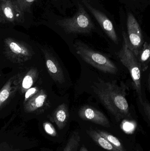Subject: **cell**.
<instances>
[{
	"instance_id": "16",
	"label": "cell",
	"mask_w": 150,
	"mask_h": 151,
	"mask_svg": "<svg viewBox=\"0 0 150 151\" xmlns=\"http://www.w3.org/2000/svg\"><path fill=\"white\" fill-rule=\"evenodd\" d=\"M141 71L144 72L149 68L150 60V45L147 41L144 42L138 55L136 56Z\"/></svg>"
},
{
	"instance_id": "12",
	"label": "cell",
	"mask_w": 150,
	"mask_h": 151,
	"mask_svg": "<svg viewBox=\"0 0 150 151\" xmlns=\"http://www.w3.org/2000/svg\"><path fill=\"white\" fill-rule=\"evenodd\" d=\"M47 118L52 123L55 124L59 130L63 129L69 118V113L67 105L64 103L60 105L47 116Z\"/></svg>"
},
{
	"instance_id": "6",
	"label": "cell",
	"mask_w": 150,
	"mask_h": 151,
	"mask_svg": "<svg viewBox=\"0 0 150 151\" xmlns=\"http://www.w3.org/2000/svg\"><path fill=\"white\" fill-rule=\"evenodd\" d=\"M124 8V7H123ZM125 26L129 47L135 55H138L144 42V37L141 25L143 16H139L124 8Z\"/></svg>"
},
{
	"instance_id": "20",
	"label": "cell",
	"mask_w": 150,
	"mask_h": 151,
	"mask_svg": "<svg viewBox=\"0 0 150 151\" xmlns=\"http://www.w3.org/2000/svg\"><path fill=\"white\" fill-rule=\"evenodd\" d=\"M97 132L104 138H105L112 145L119 151H127L122 144L116 137L103 130L97 129Z\"/></svg>"
},
{
	"instance_id": "32",
	"label": "cell",
	"mask_w": 150,
	"mask_h": 151,
	"mask_svg": "<svg viewBox=\"0 0 150 151\" xmlns=\"http://www.w3.org/2000/svg\"><path fill=\"white\" fill-rule=\"evenodd\" d=\"M101 1H103V0H101Z\"/></svg>"
},
{
	"instance_id": "3",
	"label": "cell",
	"mask_w": 150,
	"mask_h": 151,
	"mask_svg": "<svg viewBox=\"0 0 150 151\" xmlns=\"http://www.w3.org/2000/svg\"><path fill=\"white\" fill-rule=\"evenodd\" d=\"M76 11L71 17H55L54 23L67 35H88L97 30L96 22L80 0H73Z\"/></svg>"
},
{
	"instance_id": "25",
	"label": "cell",
	"mask_w": 150,
	"mask_h": 151,
	"mask_svg": "<svg viewBox=\"0 0 150 151\" xmlns=\"http://www.w3.org/2000/svg\"><path fill=\"white\" fill-rule=\"evenodd\" d=\"M36 151H52L51 150L47 148H41Z\"/></svg>"
},
{
	"instance_id": "28",
	"label": "cell",
	"mask_w": 150,
	"mask_h": 151,
	"mask_svg": "<svg viewBox=\"0 0 150 151\" xmlns=\"http://www.w3.org/2000/svg\"><path fill=\"white\" fill-rule=\"evenodd\" d=\"M148 89H149V90H150V75H149V78H148Z\"/></svg>"
},
{
	"instance_id": "10",
	"label": "cell",
	"mask_w": 150,
	"mask_h": 151,
	"mask_svg": "<svg viewBox=\"0 0 150 151\" xmlns=\"http://www.w3.org/2000/svg\"><path fill=\"white\" fill-rule=\"evenodd\" d=\"M0 11L4 21L12 23H23L24 21V13L14 0L2 1Z\"/></svg>"
},
{
	"instance_id": "30",
	"label": "cell",
	"mask_w": 150,
	"mask_h": 151,
	"mask_svg": "<svg viewBox=\"0 0 150 151\" xmlns=\"http://www.w3.org/2000/svg\"><path fill=\"white\" fill-rule=\"evenodd\" d=\"M136 151H141L140 150H139V149H137V150H136Z\"/></svg>"
},
{
	"instance_id": "9",
	"label": "cell",
	"mask_w": 150,
	"mask_h": 151,
	"mask_svg": "<svg viewBox=\"0 0 150 151\" xmlns=\"http://www.w3.org/2000/svg\"><path fill=\"white\" fill-rule=\"evenodd\" d=\"M48 73L53 80L57 83L65 82L64 72L56 58L49 50L45 47H41Z\"/></svg>"
},
{
	"instance_id": "31",
	"label": "cell",
	"mask_w": 150,
	"mask_h": 151,
	"mask_svg": "<svg viewBox=\"0 0 150 151\" xmlns=\"http://www.w3.org/2000/svg\"><path fill=\"white\" fill-rule=\"evenodd\" d=\"M8 1V0H2V1Z\"/></svg>"
},
{
	"instance_id": "1",
	"label": "cell",
	"mask_w": 150,
	"mask_h": 151,
	"mask_svg": "<svg viewBox=\"0 0 150 151\" xmlns=\"http://www.w3.org/2000/svg\"><path fill=\"white\" fill-rule=\"evenodd\" d=\"M92 87L100 102L117 122L131 118L126 87L122 83L119 86L114 81L99 80Z\"/></svg>"
},
{
	"instance_id": "8",
	"label": "cell",
	"mask_w": 150,
	"mask_h": 151,
	"mask_svg": "<svg viewBox=\"0 0 150 151\" xmlns=\"http://www.w3.org/2000/svg\"><path fill=\"white\" fill-rule=\"evenodd\" d=\"M50 106L47 94L41 89L23 104V111L26 114L38 115L44 113Z\"/></svg>"
},
{
	"instance_id": "7",
	"label": "cell",
	"mask_w": 150,
	"mask_h": 151,
	"mask_svg": "<svg viewBox=\"0 0 150 151\" xmlns=\"http://www.w3.org/2000/svg\"><path fill=\"white\" fill-rule=\"evenodd\" d=\"M4 54L11 62L21 64L31 60L34 53L27 43L7 38L4 40Z\"/></svg>"
},
{
	"instance_id": "26",
	"label": "cell",
	"mask_w": 150,
	"mask_h": 151,
	"mask_svg": "<svg viewBox=\"0 0 150 151\" xmlns=\"http://www.w3.org/2000/svg\"><path fill=\"white\" fill-rule=\"evenodd\" d=\"M79 151H88V150L85 146H82L81 147Z\"/></svg>"
},
{
	"instance_id": "18",
	"label": "cell",
	"mask_w": 150,
	"mask_h": 151,
	"mask_svg": "<svg viewBox=\"0 0 150 151\" xmlns=\"http://www.w3.org/2000/svg\"><path fill=\"white\" fill-rule=\"evenodd\" d=\"M39 128L40 133L47 138L53 139L58 137V132L53 123L49 120L41 122Z\"/></svg>"
},
{
	"instance_id": "19",
	"label": "cell",
	"mask_w": 150,
	"mask_h": 151,
	"mask_svg": "<svg viewBox=\"0 0 150 151\" xmlns=\"http://www.w3.org/2000/svg\"><path fill=\"white\" fill-rule=\"evenodd\" d=\"M81 142V136L79 132L74 131L68 139L63 151H77Z\"/></svg>"
},
{
	"instance_id": "24",
	"label": "cell",
	"mask_w": 150,
	"mask_h": 151,
	"mask_svg": "<svg viewBox=\"0 0 150 151\" xmlns=\"http://www.w3.org/2000/svg\"><path fill=\"white\" fill-rule=\"evenodd\" d=\"M143 106L144 110L145 115L147 117V119L150 121V104L147 102H143L142 104Z\"/></svg>"
},
{
	"instance_id": "2",
	"label": "cell",
	"mask_w": 150,
	"mask_h": 151,
	"mask_svg": "<svg viewBox=\"0 0 150 151\" xmlns=\"http://www.w3.org/2000/svg\"><path fill=\"white\" fill-rule=\"evenodd\" d=\"M14 114L0 129V151H25L39 145L38 140L29 135L24 124L12 125Z\"/></svg>"
},
{
	"instance_id": "27",
	"label": "cell",
	"mask_w": 150,
	"mask_h": 151,
	"mask_svg": "<svg viewBox=\"0 0 150 151\" xmlns=\"http://www.w3.org/2000/svg\"><path fill=\"white\" fill-rule=\"evenodd\" d=\"M4 21V20L3 17L2 16L1 13V11H0V23L2 22V21Z\"/></svg>"
},
{
	"instance_id": "29",
	"label": "cell",
	"mask_w": 150,
	"mask_h": 151,
	"mask_svg": "<svg viewBox=\"0 0 150 151\" xmlns=\"http://www.w3.org/2000/svg\"><path fill=\"white\" fill-rule=\"evenodd\" d=\"M90 1H98L102 2V1L101 0H90Z\"/></svg>"
},
{
	"instance_id": "4",
	"label": "cell",
	"mask_w": 150,
	"mask_h": 151,
	"mask_svg": "<svg viewBox=\"0 0 150 151\" xmlns=\"http://www.w3.org/2000/svg\"><path fill=\"white\" fill-rule=\"evenodd\" d=\"M80 1L106 36L114 43L118 44L119 37L114 16L104 7L102 2L90 0Z\"/></svg>"
},
{
	"instance_id": "5",
	"label": "cell",
	"mask_w": 150,
	"mask_h": 151,
	"mask_svg": "<svg viewBox=\"0 0 150 151\" xmlns=\"http://www.w3.org/2000/svg\"><path fill=\"white\" fill-rule=\"evenodd\" d=\"M73 46L77 54L87 63L105 73H117V66L105 55L91 48L79 40H76Z\"/></svg>"
},
{
	"instance_id": "23",
	"label": "cell",
	"mask_w": 150,
	"mask_h": 151,
	"mask_svg": "<svg viewBox=\"0 0 150 151\" xmlns=\"http://www.w3.org/2000/svg\"><path fill=\"white\" fill-rule=\"evenodd\" d=\"M39 91L38 87H33L27 90L25 93L24 100L23 104L26 102L28 99H30L33 96Z\"/></svg>"
},
{
	"instance_id": "15",
	"label": "cell",
	"mask_w": 150,
	"mask_h": 151,
	"mask_svg": "<svg viewBox=\"0 0 150 151\" xmlns=\"http://www.w3.org/2000/svg\"><path fill=\"white\" fill-rule=\"evenodd\" d=\"M38 75V70L33 67L29 70L22 79L20 77L18 88L22 94H24L27 90L32 88L37 81Z\"/></svg>"
},
{
	"instance_id": "21",
	"label": "cell",
	"mask_w": 150,
	"mask_h": 151,
	"mask_svg": "<svg viewBox=\"0 0 150 151\" xmlns=\"http://www.w3.org/2000/svg\"><path fill=\"white\" fill-rule=\"evenodd\" d=\"M58 8L59 11L64 16H66L69 9L75 7L73 0H51Z\"/></svg>"
},
{
	"instance_id": "22",
	"label": "cell",
	"mask_w": 150,
	"mask_h": 151,
	"mask_svg": "<svg viewBox=\"0 0 150 151\" xmlns=\"http://www.w3.org/2000/svg\"><path fill=\"white\" fill-rule=\"evenodd\" d=\"M24 13L30 12L32 5L36 0H14Z\"/></svg>"
},
{
	"instance_id": "11",
	"label": "cell",
	"mask_w": 150,
	"mask_h": 151,
	"mask_svg": "<svg viewBox=\"0 0 150 151\" xmlns=\"http://www.w3.org/2000/svg\"><path fill=\"white\" fill-rule=\"evenodd\" d=\"M78 116L82 119L109 128L111 127L107 117L99 110L89 106H82L78 111Z\"/></svg>"
},
{
	"instance_id": "14",
	"label": "cell",
	"mask_w": 150,
	"mask_h": 151,
	"mask_svg": "<svg viewBox=\"0 0 150 151\" xmlns=\"http://www.w3.org/2000/svg\"><path fill=\"white\" fill-rule=\"evenodd\" d=\"M124 8L130 10L137 16H143L150 4V0H118Z\"/></svg>"
},
{
	"instance_id": "13",
	"label": "cell",
	"mask_w": 150,
	"mask_h": 151,
	"mask_svg": "<svg viewBox=\"0 0 150 151\" xmlns=\"http://www.w3.org/2000/svg\"><path fill=\"white\" fill-rule=\"evenodd\" d=\"M19 74L11 77L0 90V111L19 87Z\"/></svg>"
},
{
	"instance_id": "17",
	"label": "cell",
	"mask_w": 150,
	"mask_h": 151,
	"mask_svg": "<svg viewBox=\"0 0 150 151\" xmlns=\"http://www.w3.org/2000/svg\"><path fill=\"white\" fill-rule=\"evenodd\" d=\"M87 134L100 147L107 151H119L113 146L105 138L101 136L97 130L90 129L86 130Z\"/></svg>"
}]
</instances>
